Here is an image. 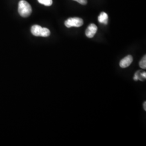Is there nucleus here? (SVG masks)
Masks as SVG:
<instances>
[{
  "label": "nucleus",
  "instance_id": "nucleus-5",
  "mask_svg": "<svg viewBox=\"0 0 146 146\" xmlns=\"http://www.w3.org/2000/svg\"><path fill=\"white\" fill-rule=\"evenodd\" d=\"M42 29V27L38 25H34L31 27V33L33 35L35 36H41Z\"/></svg>",
  "mask_w": 146,
  "mask_h": 146
},
{
  "label": "nucleus",
  "instance_id": "nucleus-4",
  "mask_svg": "<svg viewBox=\"0 0 146 146\" xmlns=\"http://www.w3.org/2000/svg\"><path fill=\"white\" fill-rule=\"evenodd\" d=\"M133 57L131 55H128L121 60L120 62V67L125 68L129 67L133 62Z\"/></svg>",
  "mask_w": 146,
  "mask_h": 146
},
{
  "label": "nucleus",
  "instance_id": "nucleus-7",
  "mask_svg": "<svg viewBox=\"0 0 146 146\" xmlns=\"http://www.w3.org/2000/svg\"><path fill=\"white\" fill-rule=\"evenodd\" d=\"M50 34V31L46 28H42V31L41 33V36L48 37Z\"/></svg>",
  "mask_w": 146,
  "mask_h": 146
},
{
  "label": "nucleus",
  "instance_id": "nucleus-12",
  "mask_svg": "<svg viewBox=\"0 0 146 146\" xmlns=\"http://www.w3.org/2000/svg\"><path fill=\"white\" fill-rule=\"evenodd\" d=\"M143 108H144V110H146V102L145 101V102H144V104H143Z\"/></svg>",
  "mask_w": 146,
  "mask_h": 146
},
{
  "label": "nucleus",
  "instance_id": "nucleus-3",
  "mask_svg": "<svg viewBox=\"0 0 146 146\" xmlns=\"http://www.w3.org/2000/svg\"><path fill=\"white\" fill-rule=\"evenodd\" d=\"M98 31V27L93 23L90 24L86 31V35L89 38H92L94 36Z\"/></svg>",
  "mask_w": 146,
  "mask_h": 146
},
{
  "label": "nucleus",
  "instance_id": "nucleus-11",
  "mask_svg": "<svg viewBox=\"0 0 146 146\" xmlns=\"http://www.w3.org/2000/svg\"><path fill=\"white\" fill-rule=\"evenodd\" d=\"M141 75H142V76L143 78H146V72H144V73H141Z\"/></svg>",
  "mask_w": 146,
  "mask_h": 146
},
{
  "label": "nucleus",
  "instance_id": "nucleus-2",
  "mask_svg": "<svg viewBox=\"0 0 146 146\" xmlns=\"http://www.w3.org/2000/svg\"><path fill=\"white\" fill-rule=\"evenodd\" d=\"M84 24V21L82 19L79 17H70L64 22L65 26L67 28L72 27H80Z\"/></svg>",
  "mask_w": 146,
  "mask_h": 146
},
{
  "label": "nucleus",
  "instance_id": "nucleus-8",
  "mask_svg": "<svg viewBox=\"0 0 146 146\" xmlns=\"http://www.w3.org/2000/svg\"><path fill=\"white\" fill-rule=\"evenodd\" d=\"M38 2L46 6H50L52 4V0H37Z\"/></svg>",
  "mask_w": 146,
  "mask_h": 146
},
{
  "label": "nucleus",
  "instance_id": "nucleus-10",
  "mask_svg": "<svg viewBox=\"0 0 146 146\" xmlns=\"http://www.w3.org/2000/svg\"><path fill=\"white\" fill-rule=\"evenodd\" d=\"M75 1H77L79 3L82 5H85L87 3V0H74Z\"/></svg>",
  "mask_w": 146,
  "mask_h": 146
},
{
  "label": "nucleus",
  "instance_id": "nucleus-9",
  "mask_svg": "<svg viewBox=\"0 0 146 146\" xmlns=\"http://www.w3.org/2000/svg\"><path fill=\"white\" fill-rule=\"evenodd\" d=\"M140 67L142 69H146V56L145 55L143 58H142L140 62H139Z\"/></svg>",
  "mask_w": 146,
  "mask_h": 146
},
{
  "label": "nucleus",
  "instance_id": "nucleus-6",
  "mask_svg": "<svg viewBox=\"0 0 146 146\" xmlns=\"http://www.w3.org/2000/svg\"><path fill=\"white\" fill-rule=\"evenodd\" d=\"M98 20L100 23L104 25H107L108 23V16L107 15V14L104 12L101 13L98 17Z\"/></svg>",
  "mask_w": 146,
  "mask_h": 146
},
{
  "label": "nucleus",
  "instance_id": "nucleus-1",
  "mask_svg": "<svg viewBox=\"0 0 146 146\" xmlns=\"http://www.w3.org/2000/svg\"><path fill=\"white\" fill-rule=\"evenodd\" d=\"M18 11L21 16L27 17L31 14L32 9L28 2L25 0H21L19 3Z\"/></svg>",
  "mask_w": 146,
  "mask_h": 146
}]
</instances>
